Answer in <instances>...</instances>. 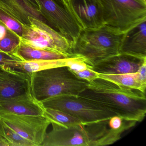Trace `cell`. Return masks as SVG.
<instances>
[{
  "mask_svg": "<svg viewBox=\"0 0 146 146\" xmlns=\"http://www.w3.org/2000/svg\"><path fill=\"white\" fill-rule=\"evenodd\" d=\"M0 146H5V143L0 140Z\"/></svg>",
  "mask_w": 146,
  "mask_h": 146,
  "instance_id": "obj_28",
  "label": "cell"
},
{
  "mask_svg": "<svg viewBox=\"0 0 146 146\" xmlns=\"http://www.w3.org/2000/svg\"><path fill=\"white\" fill-rule=\"evenodd\" d=\"M98 78L106 79L125 87L146 93V85L143 84L137 72L123 74H102L98 73Z\"/></svg>",
  "mask_w": 146,
  "mask_h": 146,
  "instance_id": "obj_18",
  "label": "cell"
},
{
  "mask_svg": "<svg viewBox=\"0 0 146 146\" xmlns=\"http://www.w3.org/2000/svg\"><path fill=\"white\" fill-rule=\"evenodd\" d=\"M124 33L105 25L96 29H82L73 43L72 54L90 67L96 62L119 53Z\"/></svg>",
  "mask_w": 146,
  "mask_h": 146,
  "instance_id": "obj_3",
  "label": "cell"
},
{
  "mask_svg": "<svg viewBox=\"0 0 146 146\" xmlns=\"http://www.w3.org/2000/svg\"><path fill=\"white\" fill-rule=\"evenodd\" d=\"M11 55L17 60L21 61L60 59L70 57L60 54L32 47L21 42L17 48L12 53Z\"/></svg>",
  "mask_w": 146,
  "mask_h": 146,
  "instance_id": "obj_16",
  "label": "cell"
},
{
  "mask_svg": "<svg viewBox=\"0 0 146 146\" xmlns=\"http://www.w3.org/2000/svg\"><path fill=\"white\" fill-rule=\"evenodd\" d=\"M28 74L31 93L40 101L59 95H78L89 83L77 76L67 66Z\"/></svg>",
  "mask_w": 146,
  "mask_h": 146,
  "instance_id": "obj_4",
  "label": "cell"
},
{
  "mask_svg": "<svg viewBox=\"0 0 146 146\" xmlns=\"http://www.w3.org/2000/svg\"><path fill=\"white\" fill-rule=\"evenodd\" d=\"M0 22L21 38L23 32V25L7 12L0 7Z\"/></svg>",
  "mask_w": 146,
  "mask_h": 146,
  "instance_id": "obj_22",
  "label": "cell"
},
{
  "mask_svg": "<svg viewBox=\"0 0 146 146\" xmlns=\"http://www.w3.org/2000/svg\"><path fill=\"white\" fill-rule=\"evenodd\" d=\"M0 111L23 115H44L45 107L40 101L27 92L11 98L0 100Z\"/></svg>",
  "mask_w": 146,
  "mask_h": 146,
  "instance_id": "obj_12",
  "label": "cell"
},
{
  "mask_svg": "<svg viewBox=\"0 0 146 146\" xmlns=\"http://www.w3.org/2000/svg\"><path fill=\"white\" fill-rule=\"evenodd\" d=\"M119 53L146 58V19L124 33Z\"/></svg>",
  "mask_w": 146,
  "mask_h": 146,
  "instance_id": "obj_14",
  "label": "cell"
},
{
  "mask_svg": "<svg viewBox=\"0 0 146 146\" xmlns=\"http://www.w3.org/2000/svg\"><path fill=\"white\" fill-rule=\"evenodd\" d=\"M20 43V37L9 29L5 36L0 40V52L12 56V53L17 48Z\"/></svg>",
  "mask_w": 146,
  "mask_h": 146,
  "instance_id": "obj_21",
  "label": "cell"
},
{
  "mask_svg": "<svg viewBox=\"0 0 146 146\" xmlns=\"http://www.w3.org/2000/svg\"><path fill=\"white\" fill-rule=\"evenodd\" d=\"M40 12L53 29L70 40L72 46L82 28L67 0H37Z\"/></svg>",
  "mask_w": 146,
  "mask_h": 146,
  "instance_id": "obj_8",
  "label": "cell"
},
{
  "mask_svg": "<svg viewBox=\"0 0 146 146\" xmlns=\"http://www.w3.org/2000/svg\"><path fill=\"white\" fill-rule=\"evenodd\" d=\"M108 120L97 123L64 125L51 121L52 129L47 132L41 146H107L120 139L124 131L133 126L124 121L117 129L108 128Z\"/></svg>",
  "mask_w": 146,
  "mask_h": 146,
  "instance_id": "obj_2",
  "label": "cell"
},
{
  "mask_svg": "<svg viewBox=\"0 0 146 146\" xmlns=\"http://www.w3.org/2000/svg\"><path fill=\"white\" fill-rule=\"evenodd\" d=\"M30 88L28 73L13 69L0 70V100L22 94Z\"/></svg>",
  "mask_w": 146,
  "mask_h": 146,
  "instance_id": "obj_13",
  "label": "cell"
},
{
  "mask_svg": "<svg viewBox=\"0 0 146 146\" xmlns=\"http://www.w3.org/2000/svg\"><path fill=\"white\" fill-rule=\"evenodd\" d=\"M44 115L50 121L64 125H70L82 123L78 119L65 112L48 108L45 107Z\"/></svg>",
  "mask_w": 146,
  "mask_h": 146,
  "instance_id": "obj_20",
  "label": "cell"
},
{
  "mask_svg": "<svg viewBox=\"0 0 146 146\" xmlns=\"http://www.w3.org/2000/svg\"><path fill=\"white\" fill-rule=\"evenodd\" d=\"M17 61L12 56L0 52V70L13 69Z\"/></svg>",
  "mask_w": 146,
  "mask_h": 146,
  "instance_id": "obj_23",
  "label": "cell"
},
{
  "mask_svg": "<svg viewBox=\"0 0 146 146\" xmlns=\"http://www.w3.org/2000/svg\"><path fill=\"white\" fill-rule=\"evenodd\" d=\"M83 29H96L105 25L100 0H67Z\"/></svg>",
  "mask_w": 146,
  "mask_h": 146,
  "instance_id": "obj_11",
  "label": "cell"
},
{
  "mask_svg": "<svg viewBox=\"0 0 146 146\" xmlns=\"http://www.w3.org/2000/svg\"><path fill=\"white\" fill-rule=\"evenodd\" d=\"M0 7L23 25H30L29 17L38 19L48 25L40 12L31 7L25 0H0Z\"/></svg>",
  "mask_w": 146,
  "mask_h": 146,
  "instance_id": "obj_15",
  "label": "cell"
},
{
  "mask_svg": "<svg viewBox=\"0 0 146 146\" xmlns=\"http://www.w3.org/2000/svg\"><path fill=\"white\" fill-rule=\"evenodd\" d=\"M105 25L123 33L146 19L144 0H100Z\"/></svg>",
  "mask_w": 146,
  "mask_h": 146,
  "instance_id": "obj_6",
  "label": "cell"
},
{
  "mask_svg": "<svg viewBox=\"0 0 146 146\" xmlns=\"http://www.w3.org/2000/svg\"><path fill=\"white\" fill-rule=\"evenodd\" d=\"M30 26L23 25L21 42L32 47L65 55L73 56L72 43L44 22L29 17Z\"/></svg>",
  "mask_w": 146,
  "mask_h": 146,
  "instance_id": "obj_5",
  "label": "cell"
},
{
  "mask_svg": "<svg viewBox=\"0 0 146 146\" xmlns=\"http://www.w3.org/2000/svg\"><path fill=\"white\" fill-rule=\"evenodd\" d=\"M25 1L32 8L40 12V6L37 0H25Z\"/></svg>",
  "mask_w": 146,
  "mask_h": 146,
  "instance_id": "obj_27",
  "label": "cell"
},
{
  "mask_svg": "<svg viewBox=\"0 0 146 146\" xmlns=\"http://www.w3.org/2000/svg\"><path fill=\"white\" fill-rule=\"evenodd\" d=\"M73 72L79 78L87 80L88 82L98 78V73L94 71L90 68H87L81 71Z\"/></svg>",
  "mask_w": 146,
  "mask_h": 146,
  "instance_id": "obj_24",
  "label": "cell"
},
{
  "mask_svg": "<svg viewBox=\"0 0 146 146\" xmlns=\"http://www.w3.org/2000/svg\"><path fill=\"white\" fill-rule=\"evenodd\" d=\"M40 101L44 107L65 112L78 119L83 123L107 121L115 116L112 113L87 101L78 95H59Z\"/></svg>",
  "mask_w": 146,
  "mask_h": 146,
  "instance_id": "obj_7",
  "label": "cell"
},
{
  "mask_svg": "<svg viewBox=\"0 0 146 146\" xmlns=\"http://www.w3.org/2000/svg\"><path fill=\"white\" fill-rule=\"evenodd\" d=\"M0 140L5 146H35L0 120Z\"/></svg>",
  "mask_w": 146,
  "mask_h": 146,
  "instance_id": "obj_19",
  "label": "cell"
},
{
  "mask_svg": "<svg viewBox=\"0 0 146 146\" xmlns=\"http://www.w3.org/2000/svg\"><path fill=\"white\" fill-rule=\"evenodd\" d=\"M146 58L118 53L101 60L90 67L99 74H123L138 71Z\"/></svg>",
  "mask_w": 146,
  "mask_h": 146,
  "instance_id": "obj_10",
  "label": "cell"
},
{
  "mask_svg": "<svg viewBox=\"0 0 146 146\" xmlns=\"http://www.w3.org/2000/svg\"><path fill=\"white\" fill-rule=\"evenodd\" d=\"M0 120L35 146H41L51 124L44 115H23L1 111Z\"/></svg>",
  "mask_w": 146,
  "mask_h": 146,
  "instance_id": "obj_9",
  "label": "cell"
},
{
  "mask_svg": "<svg viewBox=\"0 0 146 146\" xmlns=\"http://www.w3.org/2000/svg\"><path fill=\"white\" fill-rule=\"evenodd\" d=\"M69 58L60 59L40 60L27 61L17 60L15 63L13 69L30 73L59 66H66V62Z\"/></svg>",
  "mask_w": 146,
  "mask_h": 146,
  "instance_id": "obj_17",
  "label": "cell"
},
{
  "mask_svg": "<svg viewBox=\"0 0 146 146\" xmlns=\"http://www.w3.org/2000/svg\"><path fill=\"white\" fill-rule=\"evenodd\" d=\"M78 96L123 120L141 122L146 113V93L103 79L90 81Z\"/></svg>",
  "mask_w": 146,
  "mask_h": 146,
  "instance_id": "obj_1",
  "label": "cell"
},
{
  "mask_svg": "<svg viewBox=\"0 0 146 146\" xmlns=\"http://www.w3.org/2000/svg\"><path fill=\"white\" fill-rule=\"evenodd\" d=\"M144 1H146V0H144Z\"/></svg>",
  "mask_w": 146,
  "mask_h": 146,
  "instance_id": "obj_29",
  "label": "cell"
},
{
  "mask_svg": "<svg viewBox=\"0 0 146 146\" xmlns=\"http://www.w3.org/2000/svg\"><path fill=\"white\" fill-rule=\"evenodd\" d=\"M123 120V119L119 116H113L108 120V124L111 129H117L122 126Z\"/></svg>",
  "mask_w": 146,
  "mask_h": 146,
  "instance_id": "obj_25",
  "label": "cell"
},
{
  "mask_svg": "<svg viewBox=\"0 0 146 146\" xmlns=\"http://www.w3.org/2000/svg\"><path fill=\"white\" fill-rule=\"evenodd\" d=\"M137 72L141 82L146 85V61L141 66Z\"/></svg>",
  "mask_w": 146,
  "mask_h": 146,
  "instance_id": "obj_26",
  "label": "cell"
}]
</instances>
